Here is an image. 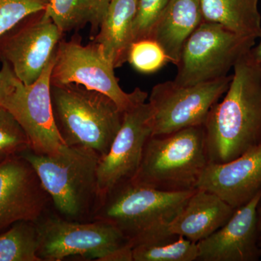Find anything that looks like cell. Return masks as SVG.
<instances>
[{
    "label": "cell",
    "mask_w": 261,
    "mask_h": 261,
    "mask_svg": "<svg viewBox=\"0 0 261 261\" xmlns=\"http://www.w3.org/2000/svg\"><path fill=\"white\" fill-rule=\"evenodd\" d=\"M234 211L219 196L196 189L168 231L198 243L224 226Z\"/></svg>",
    "instance_id": "cell-16"
},
{
    "label": "cell",
    "mask_w": 261,
    "mask_h": 261,
    "mask_svg": "<svg viewBox=\"0 0 261 261\" xmlns=\"http://www.w3.org/2000/svg\"><path fill=\"white\" fill-rule=\"evenodd\" d=\"M261 190L245 205L234 211L227 222L197 243L201 261H257L258 245L257 209Z\"/></svg>",
    "instance_id": "cell-14"
},
{
    "label": "cell",
    "mask_w": 261,
    "mask_h": 261,
    "mask_svg": "<svg viewBox=\"0 0 261 261\" xmlns=\"http://www.w3.org/2000/svg\"><path fill=\"white\" fill-rule=\"evenodd\" d=\"M134 261H194L198 258L197 243L185 237L172 238L133 247Z\"/></svg>",
    "instance_id": "cell-22"
},
{
    "label": "cell",
    "mask_w": 261,
    "mask_h": 261,
    "mask_svg": "<svg viewBox=\"0 0 261 261\" xmlns=\"http://www.w3.org/2000/svg\"><path fill=\"white\" fill-rule=\"evenodd\" d=\"M35 223L39 238L38 256L42 261H61L71 256L102 261L130 243L116 226L99 220L82 222L44 215Z\"/></svg>",
    "instance_id": "cell-8"
},
{
    "label": "cell",
    "mask_w": 261,
    "mask_h": 261,
    "mask_svg": "<svg viewBox=\"0 0 261 261\" xmlns=\"http://www.w3.org/2000/svg\"><path fill=\"white\" fill-rule=\"evenodd\" d=\"M258 245H259V247H260V252H261V233L260 234V237H259Z\"/></svg>",
    "instance_id": "cell-31"
},
{
    "label": "cell",
    "mask_w": 261,
    "mask_h": 261,
    "mask_svg": "<svg viewBox=\"0 0 261 261\" xmlns=\"http://www.w3.org/2000/svg\"><path fill=\"white\" fill-rule=\"evenodd\" d=\"M137 0H111L93 42L115 68L127 62L134 42V22Z\"/></svg>",
    "instance_id": "cell-18"
},
{
    "label": "cell",
    "mask_w": 261,
    "mask_h": 261,
    "mask_svg": "<svg viewBox=\"0 0 261 261\" xmlns=\"http://www.w3.org/2000/svg\"><path fill=\"white\" fill-rule=\"evenodd\" d=\"M257 228H258L259 232L261 233V199L259 202L258 206L257 209Z\"/></svg>",
    "instance_id": "cell-30"
},
{
    "label": "cell",
    "mask_w": 261,
    "mask_h": 261,
    "mask_svg": "<svg viewBox=\"0 0 261 261\" xmlns=\"http://www.w3.org/2000/svg\"><path fill=\"white\" fill-rule=\"evenodd\" d=\"M127 62L144 74L155 73L170 63L164 49L152 38H144L132 43Z\"/></svg>",
    "instance_id": "cell-23"
},
{
    "label": "cell",
    "mask_w": 261,
    "mask_h": 261,
    "mask_svg": "<svg viewBox=\"0 0 261 261\" xmlns=\"http://www.w3.org/2000/svg\"><path fill=\"white\" fill-rule=\"evenodd\" d=\"M111 0H50L44 13L63 34L90 25L97 35Z\"/></svg>",
    "instance_id": "cell-20"
},
{
    "label": "cell",
    "mask_w": 261,
    "mask_h": 261,
    "mask_svg": "<svg viewBox=\"0 0 261 261\" xmlns=\"http://www.w3.org/2000/svg\"><path fill=\"white\" fill-rule=\"evenodd\" d=\"M21 154L32 164L62 217L73 221L92 217L98 202L100 156L96 151L65 145L54 156L34 153L30 149Z\"/></svg>",
    "instance_id": "cell-3"
},
{
    "label": "cell",
    "mask_w": 261,
    "mask_h": 261,
    "mask_svg": "<svg viewBox=\"0 0 261 261\" xmlns=\"http://www.w3.org/2000/svg\"><path fill=\"white\" fill-rule=\"evenodd\" d=\"M50 0H0V38L24 18L47 8Z\"/></svg>",
    "instance_id": "cell-25"
},
{
    "label": "cell",
    "mask_w": 261,
    "mask_h": 261,
    "mask_svg": "<svg viewBox=\"0 0 261 261\" xmlns=\"http://www.w3.org/2000/svg\"><path fill=\"white\" fill-rule=\"evenodd\" d=\"M55 58L56 53L34 83L24 84L18 80L2 105L25 132L31 150L51 156L59 154L66 145L57 126L51 104V73Z\"/></svg>",
    "instance_id": "cell-10"
},
{
    "label": "cell",
    "mask_w": 261,
    "mask_h": 261,
    "mask_svg": "<svg viewBox=\"0 0 261 261\" xmlns=\"http://www.w3.org/2000/svg\"><path fill=\"white\" fill-rule=\"evenodd\" d=\"M30 149L28 137L12 115L0 108V163Z\"/></svg>",
    "instance_id": "cell-24"
},
{
    "label": "cell",
    "mask_w": 261,
    "mask_h": 261,
    "mask_svg": "<svg viewBox=\"0 0 261 261\" xmlns=\"http://www.w3.org/2000/svg\"><path fill=\"white\" fill-rule=\"evenodd\" d=\"M232 75L191 86L173 81L156 84L149 97L152 135L204 126L213 106L224 95Z\"/></svg>",
    "instance_id": "cell-9"
},
{
    "label": "cell",
    "mask_w": 261,
    "mask_h": 261,
    "mask_svg": "<svg viewBox=\"0 0 261 261\" xmlns=\"http://www.w3.org/2000/svg\"><path fill=\"white\" fill-rule=\"evenodd\" d=\"M169 0H137L134 22V42L151 37Z\"/></svg>",
    "instance_id": "cell-26"
},
{
    "label": "cell",
    "mask_w": 261,
    "mask_h": 261,
    "mask_svg": "<svg viewBox=\"0 0 261 261\" xmlns=\"http://www.w3.org/2000/svg\"><path fill=\"white\" fill-rule=\"evenodd\" d=\"M57 126L65 145L108 153L121 128L123 114L111 98L75 84L51 85Z\"/></svg>",
    "instance_id": "cell-5"
},
{
    "label": "cell",
    "mask_w": 261,
    "mask_h": 261,
    "mask_svg": "<svg viewBox=\"0 0 261 261\" xmlns=\"http://www.w3.org/2000/svg\"><path fill=\"white\" fill-rule=\"evenodd\" d=\"M39 247L36 223L18 221L0 234V261H42Z\"/></svg>",
    "instance_id": "cell-21"
},
{
    "label": "cell",
    "mask_w": 261,
    "mask_h": 261,
    "mask_svg": "<svg viewBox=\"0 0 261 261\" xmlns=\"http://www.w3.org/2000/svg\"><path fill=\"white\" fill-rule=\"evenodd\" d=\"M115 69L97 43L83 45L80 37L62 39L57 47L51 73V85L75 84L108 96L122 113L139 102L147 100L148 94L140 88L125 92L118 83Z\"/></svg>",
    "instance_id": "cell-7"
},
{
    "label": "cell",
    "mask_w": 261,
    "mask_h": 261,
    "mask_svg": "<svg viewBox=\"0 0 261 261\" xmlns=\"http://www.w3.org/2000/svg\"><path fill=\"white\" fill-rule=\"evenodd\" d=\"M233 69L224 98L204 124L209 163L228 162L261 145V67L250 51Z\"/></svg>",
    "instance_id": "cell-1"
},
{
    "label": "cell",
    "mask_w": 261,
    "mask_h": 261,
    "mask_svg": "<svg viewBox=\"0 0 261 261\" xmlns=\"http://www.w3.org/2000/svg\"><path fill=\"white\" fill-rule=\"evenodd\" d=\"M152 135L148 102H139L123 113L121 128L109 151L99 158L97 167L98 201L113 187L135 177L140 168L147 141Z\"/></svg>",
    "instance_id": "cell-12"
},
{
    "label": "cell",
    "mask_w": 261,
    "mask_h": 261,
    "mask_svg": "<svg viewBox=\"0 0 261 261\" xmlns=\"http://www.w3.org/2000/svg\"><path fill=\"white\" fill-rule=\"evenodd\" d=\"M260 40L259 44H257L256 47H252L250 50V55L253 61L257 63L259 66L261 67V35Z\"/></svg>",
    "instance_id": "cell-29"
},
{
    "label": "cell",
    "mask_w": 261,
    "mask_h": 261,
    "mask_svg": "<svg viewBox=\"0 0 261 261\" xmlns=\"http://www.w3.org/2000/svg\"><path fill=\"white\" fill-rule=\"evenodd\" d=\"M202 21L200 0H169L150 38L176 65L184 43Z\"/></svg>",
    "instance_id": "cell-17"
},
{
    "label": "cell",
    "mask_w": 261,
    "mask_h": 261,
    "mask_svg": "<svg viewBox=\"0 0 261 261\" xmlns=\"http://www.w3.org/2000/svg\"><path fill=\"white\" fill-rule=\"evenodd\" d=\"M0 69V108L4 102L5 98L14 90L18 78L15 76L11 67L6 62H1Z\"/></svg>",
    "instance_id": "cell-27"
},
{
    "label": "cell",
    "mask_w": 261,
    "mask_h": 261,
    "mask_svg": "<svg viewBox=\"0 0 261 261\" xmlns=\"http://www.w3.org/2000/svg\"><path fill=\"white\" fill-rule=\"evenodd\" d=\"M203 21L223 25L239 35L260 38L258 0H200Z\"/></svg>",
    "instance_id": "cell-19"
},
{
    "label": "cell",
    "mask_w": 261,
    "mask_h": 261,
    "mask_svg": "<svg viewBox=\"0 0 261 261\" xmlns=\"http://www.w3.org/2000/svg\"><path fill=\"white\" fill-rule=\"evenodd\" d=\"M255 42L220 24L202 21L184 43L173 82L191 86L227 76Z\"/></svg>",
    "instance_id": "cell-6"
},
{
    "label": "cell",
    "mask_w": 261,
    "mask_h": 261,
    "mask_svg": "<svg viewBox=\"0 0 261 261\" xmlns=\"http://www.w3.org/2000/svg\"><path fill=\"white\" fill-rule=\"evenodd\" d=\"M102 261H134L133 245L130 243L106 255Z\"/></svg>",
    "instance_id": "cell-28"
},
{
    "label": "cell",
    "mask_w": 261,
    "mask_h": 261,
    "mask_svg": "<svg viewBox=\"0 0 261 261\" xmlns=\"http://www.w3.org/2000/svg\"><path fill=\"white\" fill-rule=\"evenodd\" d=\"M208 163L204 126L151 136L132 181L161 191H191Z\"/></svg>",
    "instance_id": "cell-4"
},
{
    "label": "cell",
    "mask_w": 261,
    "mask_h": 261,
    "mask_svg": "<svg viewBox=\"0 0 261 261\" xmlns=\"http://www.w3.org/2000/svg\"><path fill=\"white\" fill-rule=\"evenodd\" d=\"M63 34L44 10L30 15L0 38V62L8 63L22 83H34L54 56Z\"/></svg>",
    "instance_id": "cell-11"
},
{
    "label": "cell",
    "mask_w": 261,
    "mask_h": 261,
    "mask_svg": "<svg viewBox=\"0 0 261 261\" xmlns=\"http://www.w3.org/2000/svg\"><path fill=\"white\" fill-rule=\"evenodd\" d=\"M49 202L37 172L21 154L0 163V232L18 221L36 222Z\"/></svg>",
    "instance_id": "cell-13"
},
{
    "label": "cell",
    "mask_w": 261,
    "mask_h": 261,
    "mask_svg": "<svg viewBox=\"0 0 261 261\" xmlns=\"http://www.w3.org/2000/svg\"><path fill=\"white\" fill-rule=\"evenodd\" d=\"M195 190L166 192L129 180L98 201L91 219L106 221L123 233L133 247L172 238L170 225Z\"/></svg>",
    "instance_id": "cell-2"
},
{
    "label": "cell",
    "mask_w": 261,
    "mask_h": 261,
    "mask_svg": "<svg viewBox=\"0 0 261 261\" xmlns=\"http://www.w3.org/2000/svg\"><path fill=\"white\" fill-rule=\"evenodd\" d=\"M196 189L207 190L236 210L261 190V145L224 163H209Z\"/></svg>",
    "instance_id": "cell-15"
}]
</instances>
